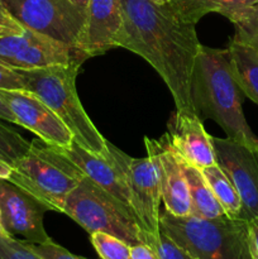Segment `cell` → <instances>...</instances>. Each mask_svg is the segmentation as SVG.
<instances>
[{
  "label": "cell",
  "instance_id": "obj_13",
  "mask_svg": "<svg viewBox=\"0 0 258 259\" xmlns=\"http://www.w3.org/2000/svg\"><path fill=\"white\" fill-rule=\"evenodd\" d=\"M144 144L147 154L152 157L158 171L164 210L175 217L191 215V199L186 177L180 156L169 143L167 134L158 141L144 137Z\"/></svg>",
  "mask_w": 258,
  "mask_h": 259
},
{
  "label": "cell",
  "instance_id": "obj_8",
  "mask_svg": "<svg viewBox=\"0 0 258 259\" xmlns=\"http://www.w3.org/2000/svg\"><path fill=\"white\" fill-rule=\"evenodd\" d=\"M3 4L20 27L77 47L86 14L70 0H3Z\"/></svg>",
  "mask_w": 258,
  "mask_h": 259
},
{
  "label": "cell",
  "instance_id": "obj_11",
  "mask_svg": "<svg viewBox=\"0 0 258 259\" xmlns=\"http://www.w3.org/2000/svg\"><path fill=\"white\" fill-rule=\"evenodd\" d=\"M2 224L12 237L39 244L50 239L43 219L48 207L9 180L0 179Z\"/></svg>",
  "mask_w": 258,
  "mask_h": 259
},
{
  "label": "cell",
  "instance_id": "obj_31",
  "mask_svg": "<svg viewBox=\"0 0 258 259\" xmlns=\"http://www.w3.org/2000/svg\"><path fill=\"white\" fill-rule=\"evenodd\" d=\"M0 119L4 121H9V123L17 124L14 115H13V113L10 111V109H9V106L7 105V103H5L4 99H3L2 96H0Z\"/></svg>",
  "mask_w": 258,
  "mask_h": 259
},
{
  "label": "cell",
  "instance_id": "obj_4",
  "mask_svg": "<svg viewBox=\"0 0 258 259\" xmlns=\"http://www.w3.org/2000/svg\"><path fill=\"white\" fill-rule=\"evenodd\" d=\"M159 230L196 259H253L248 222L240 218L175 217L163 210Z\"/></svg>",
  "mask_w": 258,
  "mask_h": 259
},
{
  "label": "cell",
  "instance_id": "obj_18",
  "mask_svg": "<svg viewBox=\"0 0 258 259\" xmlns=\"http://www.w3.org/2000/svg\"><path fill=\"white\" fill-rule=\"evenodd\" d=\"M180 161H181L182 169H184L187 186H189L192 210L191 215L201 218V219H218V218L225 217L227 214L224 209L217 200L212 190L210 189L201 169L189 164L181 157H180Z\"/></svg>",
  "mask_w": 258,
  "mask_h": 259
},
{
  "label": "cell",
  "instance_id": "obj_1",
  "mask_svg": "<svg viewBox=\"0 0 258 259\" xmlns=\"http://www.w3.org/2000/svg\"><path fill=\"white\" fill-rule=\"evenodd\" d=\"M123 27L115 47L141 56L157 71L174 98L176 111L197 114L191 78L201 50L195 24L177 19L166 5L151 0H120Z\"/></svg>",
  "mask_w": 258,
  "mask_h": 259
},
{
  "label": "cell",
  "instance_id": "obj_34",
  "mask_svg": "<svg viewBox=\"0 0 258 259\" xmlns=\"http://www.w3.org/2000/svg\"><path fill=\"white\" fill-rule=\"evenodd\" d=\"M17 32L12 30L10 28L5 27V25L0 24V35H4V34H15Z\"/></svg>",
  "mask_w": 258,
  "mask_h": 259
},
{
  "label": "cell",
  "instance_id": "obj_3",
  "mask_svg": "<svg viewBox=\"0 0 258 259\" xmlns=\"http://www.w3.org/2000/svg\"><path fill=\"white\" fill-rule=\"evenodd\" d=\"M80 65H61L37 70H15L24 90L42 100L73 134V142L95 156L110 158L108 141L94 125L76 89Z\"/></svg>",
  "mask_w": 258,
  "mask_h": 259
},
{
  "label": "cell",
  "instance_id": "obj_28",
  "mask_svg": "<svg viewBox=\"0 0 258 259\" xmlns=\"http://www.w3.org/2000/svg\"><path fill=\"white\" fill-rule=\"evenodd\" d=\"M131 257L132 259H159L156 250L149 247L146 243H139V244L132 245L131 247Z\"/></svg>",
  "mask_w": 258,
  "mask_h": 259
},
{
  "label": "cell",
  "instance_id": "obj_14",
  "mask_svg": "<svg viewBox=\"0 0 258 259\" xmlns=\"http://www.w3.org/2000/svg\"><path fill=\"white\" fill-rule=\"evenodd\" d=\"M167 137L180 157L199 169L217 164L212 137L197 114L175 113L168 121Z\"/></svg>",
  "mask_w": 258,
  "mask_h": 259
},
{
  "label": "cell",
  "instance_id": "obj_22",
  "mask_svg": "<svg viewBox=\"0 0 258 259\" xmlns=\"http://www.w3.org/2000/svg\"><path fill=\"white\" fill-rule=\"evenodd\" d=\"M90 239L100 259H132V245L115 235L104 232H95L91 233Z\"/></svg>",
  "mask_w": 258,
  "mask_h": 259
},
{
  "label": "cell",
  "instance_id": "obj_20",
  "mask_svg": "<svg viewBox=\"0 0 258 259\" xmlns=\"http://www.w3.org/2000/svg\"><path fill=\"white\" fill-rule=\"evenodd\" d=\"M201 172L206 179L210 189L214 192L217 200L224 209L225 214L229 218L242 219V200H240L233 182L223 171L222 167L217 163L201 169Z\"/></svg>",
  "mask_w": 258,
  "mask_h": 259
},
{
  "label": "cell",
  "instance_id": "obj_7",
  "mask_svg": "<svg viewBox=\"0 0 258 259\" xmlns=\"http://www.w3.org/2000/svg\"><path fill=\"white\" fill-rule=\"evenodd\" d=\"M110 157L120 168L129 190V205L144 235V243L149 244L159 235V204L161 185L158 171L152 157L134 158L121 152L108 142Z\"/></svg>",
  "mask_w": 258,
  "mask_h": 259
},
{
  "label": "cell",
  "instance_id": "obj_37",
  "mask_svg": "<svg viewBox=\"0 0 258 259\" xmlns=\"http://www.w3.org/2000/svg\"><path fill=\"white\" fill-rule=\"evenodd\" d=\"M253 5H254V7H258V0H257V2H255Z\"/></svg>",
  "mask_w": 258,
  "mask_h": 259
},
{
  "label": "cell",
  "instance_id": "obj_24",
  "mask_svg": "<svg viewBox=\"0 0 258 259\" xmlns=\"http://www.w3.org/2000/svg\"><path fill=\"white\" fill-rule=\"evenodd\" d=\"M0 259H43L37 254L27 242L12 237L8 233H0Z\"/></svg>",
  "mask_w": 258,
  "mask_h": 259
},
{
  "label": "cell",
  "instance_id": "obj_2",
  "mask_svg": "<svg viewBox=\"0 0 258 259\" xmlns=\"http://www.w3.org/2000/svg\"><path fill=\"white\" fill-rule=\"evenodd\" d=\"M242 94L230 68L228 48L201 46L191 78L192 103L197 115L214 120L227 138L258 149V137L243 113Z\"/></svg>",
  "mask_w": 258,
  "mask_h": 259
},
{
  "label": "cell",
  "instance_id": "obj_10",
  "mask_svg": "<svg viewBox=\"0 0 258 259\" xmlns=\"http://www.w3.org/2000/svg\"><path fill=\"white\" fill-rule=\"evenodd\" d=\"M217 163L242 200V219H258V149L229 138L212 137Z\"/></svg>",
  "mask_w": 258,
  "mask_h": 259
},
{
  "label": "cell",
  "instance_id": "obj_9",
  "mask_svg": "<svg viewBox=\"0 0 258 259\" xmlns=\"http://www.w3.org/2000/svg\"><path fill=\"white\" fill-rule=\"evenodd\" d=\"M89 56L76 46L25 29L0 35V63L12 70H37L61 65H82Z\"/></svg>",
  "mask_w": 258,
  "mask_h": 259
},
{
  "label": "cell",
  "instance_id": "obj_5",
  "mask_svg": "<svg viewBox=\"0 0 258 259\" xmlns=\"http://www.w3.org/2000/svg\"><path fill=\"white\" fill-rule=\"evenodd\" d=\"M80 167L60 148L35 138L28 151L13 164L9 181L45 204L48 210L63 212L66 199L85 179Z\"/></svg>",
  "mask_w": 258,
  "mask_h": 259
},
{
  "label": "cell",
  "instance_id": "obj_15",
  "mask_svg": "<svg viewBox=\"0 0 258 259\" xmlns=\"http://www.w3.org/2000/svg\"><path fill=\"white\" fill-rule=\"evenodd\" d=\"M123 27L120 0H90L86 10L85 27L77 47L90 57L103 55L115 47Z\"/></svg>",
  "mask_w": 258,
  "mask_h": 259
},
{
  "label": "cell",
  "instance_id": "obj_23",
  "mask_svg": "<svg viewBox=\"0 0 258 259\" xmlns=\"http://www.w3.org/2000/svg\"><path fill=\"white\" fill-rule=\"evenodd\" d=\"M3 121L0 119V157L13 166L28 151L29 142Z\"/></svg>",
  "mask_w": 258,
  "mask_h": 259
},
{
  "label": "cell",
  "instance_id": "obj_33",
  "mask_svg": "<svg viewBox=\"0 0 258 259\" xmlns=\"http://www.w3.org/2000/svg\"><path fill=\"white\" fill-rule=\"evenodd\" d=\"M75 7H77L81 12H83L86 14V10H88V5L90 0H70Z\"/></svg>",
  "mask_w": 258,
  "mask_h": 259
},
{
  "label": "cell",
  "instance_id": "obj_29",
  "mask_svg": "<svg viewBox=\"0 0 258 259\" xmlns=\"http://www.w3.org/2000/svg\"><path fill=\"white\" fill-rule=\"evenodd\" d=\"M248 230H249V244L252 258L258 259V219H252L248 222Z\"/></svg>",
  "mask_w": 258,
  "mask_h": 259
},
{
  "label": "cell",
  "instance_id": "obj_36",
  "mask_svg": "<svg viewBox=\"0 0 258 259\" xmlns=\"http://www.w3.org/2000/svg\"><path fill=\"white\" fill-rule=\"evenodd\" d=\"M4 232L5 230H4V228H3V224H2V211H0V233H4Z\"/></svg>",
  "mask_w": 258,
  "mask_h": 259
},
{
  "label": "cell",
  "instance_id": "obj_30",
  "mask_svg": "<svg viewBox=\"0 0 258 259\" xmlns=\"http://www.w3.org/2000/svg\"><path fill=\"white\" fill-rule=\"evenodd\" d=\"M0 24L10 28V29L14 30V32L17 33H22L23 30H24V28L20 27V25L18 24L12 17H10L9 13H8L7 9H5L4 4H3V0H0Z\"/></svg>",
  "mask_w": 258,
  "mask_h": 259
},
{
  "label": "cell",
  "instance_id": "obj_35",
  "mask_svg": "<svg viewBox=\"0 0 258 259\" xmlns=\"http://www.w3.org/2000/svg\"><path fill=\"white\" fill-rule=\"evenodd\" d=\"M151 2H153L154 4H158V5H167L171 0H151Z\"/></svg>",
  "mask_w": 258,
  "mask_h": 259
},
{
  "label": "cell",
  "instance_id": "obj_12",
  "mask_svg": "<svg viewBox=\"0 0 258 259\" xmlns=\"http://www.w3.org/2000/svg\"><path fill=\"white\" fill-rule=\"evenodd\" d=\"M0 96L9 106L17 125L28 129L52 147L66 148L72 144L73 134L70 129L35 95L25 90L0 89Z\"/></svg>",
  "mask_w": 258,
  "mask_h": 259
},
{
  "label": "cell",
  "instance_id": "obj_16",
  "mask_svg": "<svg viewBox=\"0 0 258 259\" xmlns=\"http://www.w3.org/2000/svg\"><path fill=\"white\" fill-rule=\"evenodd\" d=\"M60 149L80 167L86 177H89L91 181L95 182L106 192L113 195L119 201L131 207L129 190L124 175L120 168L114 163L111 157L110 158H101V157L95 156L78 146L76 142H72V144L66 148Z\"/></svg>",
  "mask_w": 258,
  "mask_h": 259
},
{
  "label": "cell",
  "instance_id": "obj_19",
  "mask_svg": "<svg viewBox=\"0 0 258 259\" xmlns=\"http://www.w3.org/2000/svg\"><path fill=\"white\" fill-rule=\"evenodd\" d=\"M257 0H171L167 9L179 20L195 24L209 13H219L225 18L243 8L252 7Z\"/></svg>",
  "mask_w": 258,
  "mask_h": 259
},
{
  "label": "cell",
  "instance_id": "obj_27",
  "mask_svg": "<svg viewBox=\"0 0 258 259\" xmlns=\"http://www.w3.org/2000/svg\"><path fill=\"white\" fill-rule=\"evenodd\" d=\"M0 89L7 90H24L20 75L15 70L0 63Z\"/></svg>",
  "mask_w": 258,
  "mask_h": 259
},
{
  "label": "cell",
  "instance_id": "obj_32",
  "mask_svg": "<svg viewBox=\"0 0 258 259\" xmlns=\"http://www.w3.org/2000/svg\"><path fill=\"white\" fill-rule=\"evenodd\" d=\"M13 166L0 157V179L9 180L12 176Z\"/></svg>",
  "mask_w": 258,
  "mask_h": 259
},
{
  "label": "cell",
  "instance_id": "obj_21",
  "mask_svg": "<svg viewBox=\"0 0 258 259\" xmlns=\"http://www.w3.org/2000/svg\"><path fill=\"white\" fill-rule=\"evenodd\" d=\"M234 24L235 33L232 39L245 43L258 50V7H247L228 15Z\"/></svg>",
  "mask_w": 258,
  "mask_h": 259
},
{
  "label": "cell",
  "instance_id": "obj_26",
  "mask_svg": "<svg viewBox=\"0 0 258 259\" xmlns=\"http://www.w3.org/2000/svg\"><path fill=\"white\" fill-rule=\"evenodd\" d=\"M28 244L43 259H89L80 257V255L72 254L66 248H63L62 245L53 242L51 238L48 240H46V242L39 243V244H33V243H28Z\"/></svg>",
  "mask_w": 258,
  "mask_h": 259
},
{
  "label": "cell",
  "instance_id": "obj_25",
  "mask_svg": "<svg viewBox=\"0 0 258 259\" xmlns=\"http://www.w3.org/2000/svg\"><path fill=\"white\" fill-rule=\"evenodd\" d=\"M148 245L156 250L159 259H196L162 232Z\"/></svg>",
  "mask_w": 258,
  "mask_h": 259
},
{
  "label": "cell",
  "instance_id": "obj_6",
  "mask_svg": "<svg viewBox=\"0 0 258 259\" xmlns=\"http://www.w3.org/2000/svg\"><path fill=\"white\" fill-rule=\"evenodd\" d=\"M63 214L89 234L109 233L129 245L144 243V235L132 209L85 177L66 199Z\"/></svg>",
  "mask_w": 258,
  "mask_h": 259
},
{
  "label": "cell",
  "instance_id": "obj_17",
  "mask_svg": "<svg viewBox=\"0 0 258 259\" xmlns=\"http://www.w3.org/2000/svg\"><path fill=\"white\" fill-rule=\"evenodd\" d=\"M227 48L235 82L242 93L258 105V50L234 39Z\"/></svg>",
  "mask_w": 258,
  "mask_h": 259
}]
</instances>
